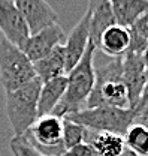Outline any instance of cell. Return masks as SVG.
<instances>
[{"label": "cell", "instance_id": "obj_1", "mask_svg": "<svg viewBox=\"0 0 148 156\" xmlns=\"http://www.w3.org/2000/svg\"><path fill=\"white\" fill-rule=\"evenodd\" d=\"M97 47L90 41L84 56L67 74V86L64 96L61 98L53 114L60 117L71 116L87 107V101L91 95L96 83V66H94V53Z\"/></svg>", "mask_w": 148, "mask_h": 156}, {"label": "cell", "instance_id": "obj_2", "mask_svg": "<svg viewBox=\"0 0 148 156\" xmlns=\"http://www.w3.org/2000/svg\"><path fill=\"white\" fill-rule=\"evenodd\" d=\"M130 108L129 92L123 80V58H112L109 63L96 68V83L85 108L93 107Z\"/></svg>", "mask_w": 148, "mask_h": 156}, {"label": "cell", "instance_id": "obj_3", "mask_svg": "<svg viewBox=\"0 0 148 156\" xmlns=\"http://www.w3.org/2000/svg\"><path fill=\"white\" fill-rule=\"evenodd\" d=\"M40 87H42V81L36 77L29 84L11 93H6L5 110L14 136L26 135L37 120L39 117L37 104H39Z\"/></svg>", "mask_w": 148, "mask_h": 156}, {"label": "cell", "instance_id": "obj_4", "mask_svg": "<svg viewBox=\"0 0 148 156\" xmlns=\"http://www.w3.org/2000/svg\"><path fill=\"white\" fill-rule=\"evenodd\" d=\"M84 128L94 132H112L124 135L130 125L135 123L136 114L133 108H117V107H93L84 108L78 113L66 116Z\"/></svg>", "mask_w": 148, "mask_h": 156}, {"label": "cell", "instance_id": "obj_5", "mask_svg": "<svg viewBox=\"0 0 148 156\" xmlns=\"http://www.w3.org/2000/svg\"><path fill=\"white\" fill-rule=\"evenodd\" d=\"M36 78L33 62L26 53L6 39L0 41V84L5 93H11Z\"/></svg>", "mask_w": 148, "mask_h": 156}, {"label": "cell", "instance_id": "obj_6", "mask_svg": "<svg viewBox=\"0 0 148 156\" xmlns=\"http://www.w3.org/2000/svg\"><path fill=\"white\" fill-rule=\"evenodd\" d=\"M26 136L30 143L48 156H63V117L56 114L39 116Z\"/></svg>", "mask_w": 148, "mask_h": 156}, {"label": "cell", "instance_id": "obj_7", "mask_svg": "<svg viewBox=\"0 0 148 156\" xmlns=\"http://www.w3.org/2000/svg\"><path fill=\"white\" fill-rule=\"evenodd\" d=\"M0 32L3 39L19 48L30 36L29 26L14 0H0Z\"/></svg>", "mask_w": 148, "mask_h": 156}, {"label": "cell", "instance_id": "obj_8", "mask_svg": "<svg viewBox=\"0 0 148 156\" xmlns=\"http://www.w3.org/2000/svg\"><path fill=\"white\" fill-rule=\"evenodd\" d=\"M63 41H64V32L61 26L56 23L36 33H32L21 47V50L35 63L40 58L46 57L50 53H53L54 48L63 44Z\"/></svg>", "mask_w": 148, "mask_h": 156}, {"label": "cell", "instance_id": "obj_9", "mask_svg": "<svg viewBox=\"0 0 148 156\" xmlns=\"http://www.w3.org/2000/svg\"><path fill=\"white\" fill-rule=\"evenodd\" d=\"M90 41V9L87 8L84 15L75 24L69 36L66 38V42L63 44L66 54V74L81 60Z\"/></svg>", "mask_w": 148, "mask_h": 156}, {"label": "cell", "instance_id": "obj_10", "mask_svg": "<svg viewBox=\"0 0 148 156\" xmlns=\"http://www.w3.org/2000/svg\"><path fill=\"white\" fill-rule=\"evenodd\" d=\"M21 15L24 17L30 35L56 24L58 17L46 0H14Z\"/></svg>", "mask_w": 148, "mask_h": 156}, {"label": "cell", "instance_id": "obj_11", "mask_svg": "<svg viewBox=\"0 0 148 156\" xmlns=\"http://www.w3.org/2000/svg\"><path fill=\"white\" fill-rule=\"evenodd\" d=\"M121 58H123V80L129 92L130 108H133L141 98L148 77L145 72L142 54L127 53Z\"/></svg>", "mask_w": 148, "mask_h": 156}, {"label": "cell", "instance_id": "obj_12", "mask_svg": "<svg viewBox=\"0 0 148 156\" xmlns=\"http://www.w3.org/2000/svg\"><path fill=\"white\" fill-rule=\"evenodd\" d=\"M87 8L90 9V39L97 47L105 30L117 24V20L109 0H90Z\"/></svg>", "mask_w": 148, "mask_h": 156}, {"label": "cell", "instance_id": "obj_13", "mask_svg": "<svg viewBox=\"0 0 148 156\" xmlns=\"http://www.w3.org/2000/svg\"><path fill=\"white\" fill-rule=\"evenodd\" d=\"M130 38V29L123 27L120 24H114L108 30H105V33L99 41L97 48H100L106 56L112 58L123 57L129 51Z\"/></svg>", "mask_w": 148, "mask_h": 156}, {"label": "cell", "instance_id": "obj_14", "mask_svg": "<svg viewBox=\"0 0 148 156\" xmlns=\"http://www.w3.org/2000/svg\"><path fill=\"white\" fill-rule=\"evenodd\" d=\"M67 86V78L66 75L53 78L50 81L42 83L40 93H39V104H37V113L39 116L45 114H53L57 105L60 104L61 98L64 96Z\"/></svg>", "mask_w": 148, "mask_h": 156}, {"label": "cell", "instance_id": "obj_15", "mask_svg": "<svg viewBox=\"0 0 148 156\" xmlns=\"http://www.w3.org/2000/svg\"><path fill=\"white\" fill-rule=\"evenodd\" d=\"M36 77L45 83L53 78L66 75V54H64V47L63 44L54 48L53 53H50L46 57L40 58L33 63Z\"/></svg>", "mask_w": 148, "mask_h": 156}, {"label": "cell", "instance_id": "obj_16", "mask_svg": "<svg viewBox=\"0 0 148 156\" xmlns=\"http://www.w3.org/2000/svg\"><path fill=\"white\" fill-rule=\"evenodd\" d=\"M88 143H91L97 156H124L129 150L124 135L112 132H93Z\"/></svg>", "mask_w": 148, "mask_h": 156}, {"label": "cell", "instance_id": "obj_17", "mask_svg": "<svg viewBox=\"0 0 148 156\" xmlns=\"http://www.w3.org/2000/svg\"><path fill=\"white\" fill-rule=\"evenodd\" d=\"M117 24L130 29L132 24L148 11V0H109Z\"/></svg>", "mask_w": 148, "mask_h": 156}, {"label": "cell", "instance_id": "obj_18", "mask_svg": "<svg viewBox=\"0 0 148 156\" xmlns=\"http://www.w3.org/2000/svg\"><path fill=\"white\" fill-rule=\"evenodd\" d=\"M93 132L94 131H90L74 120L63 117V146H64V150H69L81 143H88Z\"/></svg>", "mask_w": 148, "mask_h": 156}, {"label": "cell", "instance_id": "obj_19", "mask_svg": "<svg viewBox=\"0 0 148 156\" xmlns=\"http://www.w3.org/2000/svg\"><path fill=\"white\" fill-rule=\"evenodd\" d=\"M126 146L138 156H148V128L142 123H133L124 134Z\"/></svg>", "mask_w": 148, "mask_h": 156}, {"label": "cell", "instance_id": "obj_20", "mask_svg": "<svg viewBox=\"0 0 148 156\" xmlns=\"http://www.w3.org/2000/svg\"><path fill=\"white\" fill-rule=\"evenodd\" d=\"M9 149L14 156H48L42 153L39 149H36L26 135L12 136V140L9 143Z\"/></svg>", "mask_w": 148, "mask_h": 156}, {"label": "cell", "instance_id": "obj_21", "mask_svg": "<svg viewBox=\"0 0 148 156\" xmlns=\"http://www.w3.org/2000/svg\"><path fill=\"white\" fill-rule=\"evenodd\" d=\"M130 30H132L133 33L139 35L141 38H144L148 42V11L144 12L139 18L132 24Z\"/></svg>", "mask_w": 148, "mask_h": 156}, {"label": "cell", "instance_id": "obj_22", "mask_svg": "<svg viewBox=\"0 0 148 156\" xmlns=\"http://www.w3.org/2000/svg\"><path fill=\"white\" fill-rule=\"evenodd\" d=\"M63 156H97V153L91 146V143H81L72 149L66 150Z\"/></svg>", "mask_w": 148, "mask_h": 156}, {"label": "cell", "instance_id": "obj_23", "mask_svg": "<svg viewBox=\"0 0 148 156\" xmlns=\"http://www.w3.org/2000/svg\"><path fill=\"white\" fill-rule=\"evenodd\" d=\"M136 114V120H148V95H142L139 98L138 104L133 107Z\"/></svg>", "mask_w": 148, "mask_h": 156}, {"label": "cell", "instance_id": "obj_24", "mask_svg": "<svg viewBox=\"0 0 148 156\" xmlns=\"http://www.w3.org/2000/svg\"><path fill=\"white\" fill-rule=\"evenodd\" d=\"M142 60H144V66H145V72L148 77V47L145 48V51L142 53Z\"/></svg>", "mask_w": 148, "mask_h": 156}]
</instances>
